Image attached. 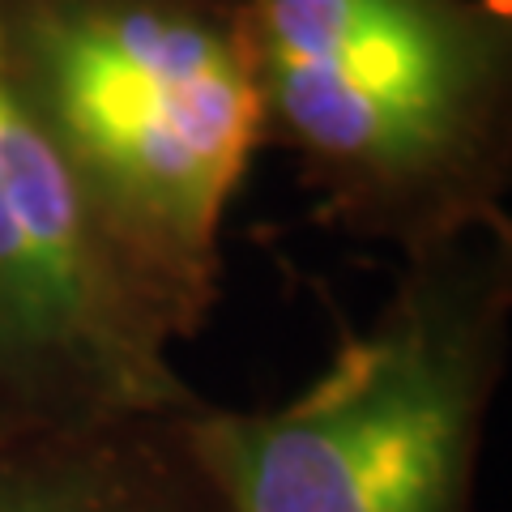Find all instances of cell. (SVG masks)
<instances>
[{
  "mask_svg": "<svg viewBox=\"0 0 512 512\" xmlns=\"http://www.w3.org/2000/svg\"><path fill=\"white\" fill-rule=\"evenodd\" d=\"M171 346L0 90V419L99 427L188 414L205 397Z\"/></svg>",
  "mask_w": 512,
  "mask_h": 512,
  "instance_id": "4",
  "label": "cell"
},
{
  "mask_svg": "<svg viewBox=\"0 0 512 512\" xmlns=\"http://www.w3.org/2000/svg\"><path fill=\"white\" fill-rule=\"evenodd\" d=\"M512 350V222L402 256L372 325L282 406L201 402L188 448L222 512H474Z\"/></svg>",
  "mask_w": 512,
  "mask_h": 512,
  "instance_id": "3",
  "label": "cell"
},
{
  "mask_svg": "<svg viewBox=\"0 0 512 512\" xmlns=\"http://www.w3.org/2000/svg\"><path fill=\"white\" fill-rule=\"evenodd\" d=\"M0 90L146 312L192 342L261 150L239 0H0Z\"/></svg>",
  "mask_w": 512,
  "mask_h": 512,
  "instance_id": "1",
  "label": "cell"
},
{
  "mask_svg": "<svg viewBox=\"0 0 512 512\" xmlns=\"http://www.w3.org/2000/svg\"><path fill=\"white\" fill-rule=\"evenodd\" d=\"M261 146L320 222L414 256L508 218L512 0H239Z\"/></svg>",
  "mask_w": 512,
  "mask_h": 512,
  "instance_id": "2",
  "label": "cell"
},
{
  "mask_svg": "<svg viewBox=\"0 0 512 512\" xmlns=\"http://www.w3.org/2000/svg\"><path fill=\"white\" fill-rule=\"evenodd\" d=\"M188 414L99 427L0 419V512H222L188 448Z\"/></svg>",
  "mask_w": 512,
  "mask_h": 512,
  "instance_id": "5",
  "label": "cell"
}]
</instances>
